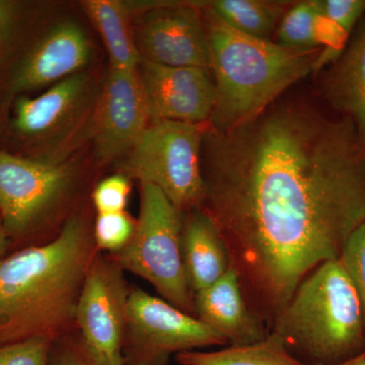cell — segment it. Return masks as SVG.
<instances>
[{"label": "cell", "instance_id": "obj_26", "mask_svg": "<svg viewBox=\"0 0 365 365\" xmlns=\"http://www.w3.org/2000/svg\"><path fill=\"white\" fill-rule=\"evenodd\" d=\"M53 341L33 338L0 348V365H48Z\"/></svg>", "mask_w": 365, "mask_h": 365}, {"label": "cell", "instance_id": "obj_1", "mask_svg": "<svg viewBox=\"0 0 365 365\" xmlns=\"http://www.w3.org/2000/svg\"><path fill=\"white\" fill-rule=\"evenodd\" d=\"M202 174L203 210L250 307L271 324L365 222V148L325 105L281 98L230 130L208 124Z\"/></svg>", "mask_w": 365, "mask_h": 365}, {"label": "cell", "instance_id": "obj_29", "mask_svg": "<svg viewBox=\"0 0 365 365\" xmlns=\"http://www.w3.org/2000/svg\"><path fill=\"white\" fill-rule=\"evenodd\" d=\"M11 14V4L9 2L0 1V21L6 25Z\"/></svg>", "mask_w": 365, "mask_h": 365}, {"label": "cell", "instance_id": "obj_13", "mask_svg": "<svg viewBox=\"0 0 365 365\" xmlns=\"http://www.w3.org/2000/svg\"><path fill=\"white\" fill-rule=\"evenodd\" d=\"M91 45L85 32L74 23H62L53 28L21 62L14 76V93L35 90L57 83L88 63Z\"/></svg>", "mask_w": 365, "mask_h": 365}, {"label": "cell", "instance_id": "obj_16", "mask_svg": "<svg viewBox=\"0 0 365 365\" xmlns=\"http://www.w3.org/2000/svg\"><path fill=\"white\" fill-rule=\"evenodd\" d=\"M182 257L190 289L195 294L222 278L232 266L222 235L204 210H192L182 222Z\"/></svg>", "mask_w": 365, "mask_h": 365}, {"label": "cell", "instance_id": "obj_21", "mask_svg": "<svg viewBox=\"0 0 365 365\" xmlns=\"http://www.w3.org/2000/svg\"><path fill=\"white\" fill-rule=\"evenodd\" d=\"M319 0L294 1L276 31L275 42L299 52L322 51Z\"/></svg>", "mask_w": 365, "mask_h": 365}, {"label": "cell", "instance_id": "obj_12", "mask_svg": "<svg viewBox=\"0 0 365 365\" xmlns=\"http://www.w3.org/2000/svg\"><path fill=\"white\" fill-rule=\"evenodd\" d=\"M138 72L151 120L209 124L216 101L210 71L141 60Z\"/></svg>", "mask_w": 365, "mask_h": 365}, {"label": "cell", "instance_id": "obj_27", "mask_svg": "<svg viewBox=\"0 0 365 365\" xmlns=\"http://www.w3.org/2000/svg\"><path fill=\"white\" fill-rule=\"evenodd\" d=\"M51 365H93L86 356L81 343L61 347L53 359Z\"/></svg>", "mask_w": 365, "mask_h": 365}, {"label": "cell", "instance_id": "obj_15", "mask_svg": "<svg viewBox=\"0 0 365 365\" xmlns=\"http://www.w3.org/2000/svg\"><path fill=\"white\" fill-rule=\"evenodd\" d=\"M318 74L324 105L351 121L365 148V19L340 56Z\"/></svg>", "mask_w": 365, "mask_h": 365}, {"label": "cell", "instance_id": "obj_31", "mask_svg": "<svg viewBox=\"0 0 365 365\" xmlns=\"http://www.w3.org/2000/svg\"><path fill=\"white\" fill-rule=\"evenodd\" d=\"M2 26H4V24L2 23L1 21H0V34H1V28H2Z\"/></svg>", "mask_w": 365, "mask_h": 365}, {"label": "cell", "instance_id": "obj_28", "mask_svg": "<svg viewBox=\"0 0 365 365\" xmlns=\"http://www.w3.org/2000/svg\"><path fill=\"white\" fill-rule=\"evenodd\" d=\"M314 365H365V349L364 351L350 357V359L343 360L335 364H314Z\"/></svg>", "mask_w": 365, "mask_h": 365}, {"label": "cell", "instance_id": "obj_6", "mask_svg": "<svg viewBox=\"0 0 365 365\" xmlns=\"http://www.w3.org/2000/svg\"><path fill=\"white\" fill-rule=\"evenodd\" d=\"M208 124L151 120L125 157L124 176L157 187L179 210H194L206 199L202 145Z\"/></svg>", "mask_w": 365, "mask_h": 365}, {"label": "cell", "instance_id": "obj_11", "mask_svg": "<svg viewBox=\"0 0 365 365\" xmlns=\"http://www.w3.org/2000/svg\"><path fill=\"white\" fill-rule=\"evenodd\" d=\"M150 121L138 69L111 67L93 118V138L98 160L107 163L126 155Z\"/></svg>", "mask_w": 365, "mask_h": 365}, {"label": "cell", "instance_id": "obj_4", "mask_svg": "<svg viewBox=\"0 0 365 365\" xmlns=\"http://www.w3.org/2000/svg\"><path fill=\"white\" fill-rule=\"evenodd\" d=\"M272 326L290 352L316 364H338L365 349L361 302L339 259L312 271Z\"/></svg>", "mask_w": 365, "mask_h": 365}, {"label": "cell", "instance_id": "obj_2", "mask_svg": "<svg viewBox=\"0 0 365 365\" xmlns=\"http://www.w3.org/2000/svg\"><path fill=\"white\" fill-rule=\"evenodd\" d=\"M97 250L88 225L76 216L52 242L0 260V348L33 338L54 341L76 324Z\"/></svg>", "mask_w": 365, "mask_h": 365}, {"label": "cell", "instance_id": "obj_10", "mask_svg": "<svg viewBox=\"0 0 365 365\" xmlns=\"http://www.w3.org/2000/svg\"><path fill=\"white\" fill-rule=\"evenodd\" d=\"M134 35L141 60L210 71L207 33L197 2L150 6Z\"/></svg>", "mask_w": 365, "mask_h": 365}, {"label": "cell", "instance_id": "obj_23", "mask_svg": "<svg viewBox=\"0 0 365 365\" xmlns=\"http://www.w3.org/2000/svg\"><path fill=\"white\" fill-rule=\"evenodd\" d=\"M339 260L359 294L365 324V222L346 242Z\"/></svg>", "mask_w": 365, "mask_h": 365}, {"label": "cell", "instance_id": "obj_24", "mask_svg": "<svg viewBox=\"0 0 365 365\" xmlns=\"http://www.w3.org/2000/svg\"><path fill=\"white\" fill-rule=\"evenodd\" d=\"M319 6L323 18L347 40L365 14V0H319Z\"/></svg>", "mask_w": 365, "mask_h": 365}, {"label": "cell", "instance_id": "obj_30", "mask_svg": "<svg viewBox=\"0 0 365 365\" xmlns=\"http://www.w3.org/2000/svg\"><path fill=\"white\" fill-rule=\"evenodd\" d=\"M9 245V237H7L6 230H4V228L2 227L1 225H0V257H1L2 255L6 253Z\"/></svg>", "mask_w": 365, "mask_h": 365}, {"label": "cell", "instance_id": "obj_22", "mask_svg": "<svg viewBox=\"0 0 365 365\" xmlns=\"http://www.w3.org/2000/svg\"><path fill=\"white\" fill-rule=\"evenodd\" d=\"M135 228L136 223L125 211L98 215L93 234L96 247L116 253L131 241Z\"/></svg>", "mask_w": 365, "mask_h": 365}, {"label": "cell", "instance_id": "obj_7", "mask_svg": "<svg viewBox=\"0 0 365 365\" xmlns=\"http://www.w3.org/2000/svg\"><path fill=\"white\" fill-rule=\"evenodd\" d=\"M202 322L136 288L128 294L123 342L125 365H165L170 355L227 345Z\"/></svg>", "mask_w": 365, "mask_h": 365}, {"label": "cell", "instance_id": "obj_3", "mask_svg": "<svg viewBox=\"0 0 365 365\" xmlns=\"http://www.w3.org/2000/svg\"><path fill=\"white\" fill-rule=\"evenodd\" d=\"M207 33L216 101L209 126L227 131L267 110L314 72L322 51L299 52L240 32L199 4Z\"/></svg>", "mask_w": 365, "mask_h": 365}, {"label": "cell", "instance_id": "obj_14", "mask_svg": "<svg viewBox=\"0 0 365 365\" xmlns=\"http://www.w3.org/2000/svg\"><path fill=\"white\" fill-rule=\"evenodd\" d=\"M197 319L232 346L251 345L267 337L264 321L250 307L235 269L196 294Z\"/></svg>", "mask_w": 365, "mask_h": 365}, {"label": "cell", "instance_id": "obj_8", "mask_svg": "<svg viewBox=\"0 0 365 365\" xmlns=\"http://www.w3.org/2000/svg\"><path fill=\"white\" fill-rule=\"evenodd\" d=\"M128 294L122 269L97 255L86 275L76 314L81 345L93 365H125Z\"/></svg>", "mask_w": 365, "mask_h": 365}, {"label": "cell", "instance_id": "obj_5", "mask_svg": "<svg viewBox=\"0 0 365 365\" xmlns=\"http://www.w3.org/2000/svg\"><path fill=\"white\" fill-rule=\"evenodd\" d=\"M181 210L157 187L141 184L140 215L126 247L110 260L148 281L170 304L195 312L182 257Z\"/></svg>", "mask_w": 365, "mask_h": 365}, {"label": "cell", "instance_id": "obj_17", "mask_svg": "<svg viewBox=\"0 0 365 365\" xmlns=\"http://www.w3.org/2000/svg\"><path fill=\"white\" fill-rule=\"evenodd\" d=\"M86 90L88 78L78 72L55 83L38 97L19 98L14 108V129L32 138L56 132L78 111Z\"/></svg>", "mask_w": 365, "mask_h": 365}, {"label": "cell", "instance_id": "obj_20", "mask_svg": "<svg viewBox=\"0 0 365 365\" xmlns=\"http://www.w3.org/2000/svg\"><path fill=\"white\" fill-rule=\"evenodd\" d=\"M177 361L182 365H307L294 356L272 332L251 345L230 346L212 352L179 353Z\"/></svg>", "mask_w": 365, "mask_h": 365}, {"label": "cell", "instance_id": "obj_9", "mask_svg": "<svg viewBox=\"0 0 365 365\" xmlns=\"http://www.w3.org/2000/svg\"><path fill=\"white\" fill-rule=\"evenodd\" d=\"M71 168L0 150V215L6 234L23 235L68 191Z\"/></svg>", "mask_w": 365, "mask_h": 365}, {"label": "cell", "instance_id": "obj_18", "mask_svg": "<svg viewBox=\"0 0 365 365\" xmlns=\"http://www.w3.org/2000/svg\"><path fill=\"white\" fill-rule=\"evenodd\" d=\"M81 6L104 42L112 68L138 69L141 57L127 4L118 0H86Z\"/></svg>", "mask_w": 365, "mask_h": 365}, {"label": "cell", "instance_id": "obj_19", "mask_svg": "<svg viewBox=\"0 0 365 365\" xmlns=\"http://www.w3.org/2000/svg\"><path fill=\"white\" fill-rule=\"evenodd\" d=\"M204 4L235 30L258 39L273 40L280 21L294 1L213 0Z\"/></svg>", "mask_w": 365, "mask_h": 365}, {"label": "cell", "instance_id": "obj_25", "mask_svg": "<svg viewBox=\"0 0 365 365\" xmlns=\"http://www.w3.org/2000/svg\"><path fill=\"white\" fill-rule=\"evenodd\" d=\"M130 191L129 178L123 174L115 175L101 182L93 194V204L98 215L124 211Z\"/></svg>", "mask_w": 365, "mask_h": 365}]
</instances>
